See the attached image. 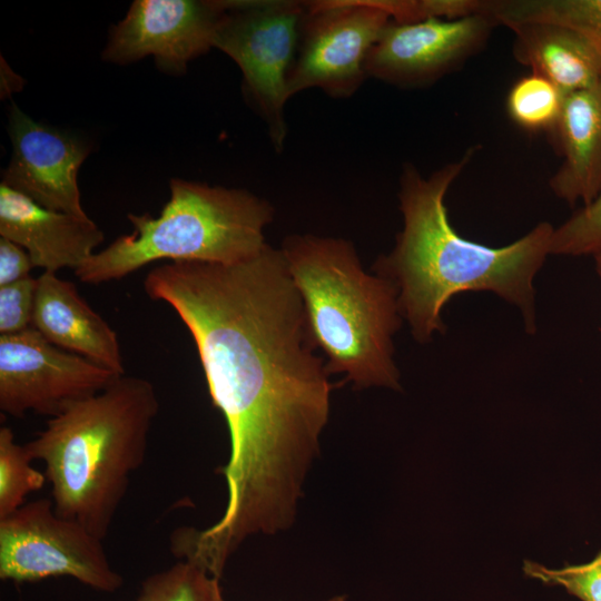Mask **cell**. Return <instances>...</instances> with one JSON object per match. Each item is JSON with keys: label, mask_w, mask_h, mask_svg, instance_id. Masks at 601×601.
<instances>
[{"label": "cell", "mask_w": 601, "mask_h": 601, "mask_svg": "<svg viewBox=\"0 0 601 601\" xmlns=\"http://www.w3.org/2000/svg\"><path fill=\"white\" fill-rule=\"evenodd\" d=\"M551 254L595 256L601 254V189L559 227H554Z\"/></svg>", "instance_id": "obj_21"}, {"label": "cell", "mask_w": 601, "mask_h": 601, "mask_svg": "<svg viewBox=\"0 0 601 601\" xmlns=\"http://www.w3.org/2000/svg\"><path fill=\"white\" fill-rule=\"evenodd\" d=\"M0 237L24 248L35 267L56 273L79 268L105 235L88 216L45 208L1 183Z\"/></svg>", "instance_id": "obj_13"}, {"label": "cell", "mask_w": 601, "mask_h": 601, "mask_svg": "<svg viewBox=\"0 0 601 601\" xmlns=\"http://www.w3.org/2000/svg\"><path fill=\"white\" fill-rule=\"evenodd\" d=\"M554 134L562 161L550 188L568 205L585 206L601 189V79L565 96Z\"/></svg>", "instance_id": "obj_15"}, {"label": "cell", "mask_w": 601, "mask_h": 601, "mask_svg": "<svg viewBox=\"0 0 601 601\" xmlns=\"http://www.w3.org/2000/svg\"><path fill=\"white\" fill-rule=\"evenodd\" d=\"M565 95L546 78L530 72L510 88L505 106L511 120L529 132H554Z\"/></svg>", "instance_id": "obj_18"}, {"label": "cell", "mask_w": 601, "mask_h": 601, "mask_svg": "<svg viewBox=\"0 0 601 601\" xmlns=\"http://www.w3.org/2000/svg\"><path fill=\"white\" fill-rule=\"evenodd\" d=\"M53 577H70L102 592L124 585L102 540L58 515L52 499H39L0 520V579L22 583Z\"/></svg>", "instance_id": "obj_7"}, {"label": "cell", "mask_w": 601, "mask_h": 601, "mask_svg": "<svg viewBox=\"0 0 601 601\" xmlns=\"http://www.w3.org/2000/svg\"><path fill=\"white\" fill-rule=\"evenodd\" d=\"M36 290L37 279L31 276L0 287V335L32 327Z\"/></svg>", "instance_id": "obj_24"}, {"label": "cell", "mask_w": 601, "mask_h": 601, "mask_svg": "<svg viewBox=\"0 0 601 601\" xmlns=\"http://www.w3.org/2000/svg\"><path fill=\"white\" fill-rule=\"evenodd\" d=\"M593 259L595 264V270L601 279V254L593 256Z\"/></svg>", "instance_id": "obj_27"}, {"label": "cell", "mask_w": 601, "mask_h": 601, "mask_svg": "<svg viewBox=\"0 0 601 601\" xmlns=\"http://www.w3.org/2000/svg\"><path fill=\"white\" fill-rule=\"evenodd\" d=\"M33 267L24 248L0 237V287L30 276Z\"/></svg>", "instance_id": "obj_25"}, {"label": "cell", "mask_w": 601, "mask_h": 601, "mask_svg": "<svg viewBox=\"0 0 601 601\" xmlns=\"http://www.w3.org/2000/svg\"><path fill=\"white\" fill-rule=\"evenodd\" d=\"M490 13L504 27L540 21L572 28L601 57V0H492Z\"/></svg>", "instance_id": "obj_17"}, {"label": "cell", "mask_w": 601, "mask_h": 601, "mask_svg": "<svg viewBox=\"0 0 601 601\" xmlns=\"http://www.w3.org/2000/svg\"><path fill=\"white\" fill-rule=\"evenodd\" d=\"M170 197L158 217L128 214L134 226L92 254L75 276L101 284L122 278L152 262H200L230 265L262 253L272 205L245 189L174 178Z\"/></svg>", "instance_id": "obj_5"}, {"label": "cell", "mask_w": 601, "mask_h": 601, "mask_svg": "<svg viewBox=\"0 0 601 601\" xmlns=\"http://www.w3.org/2000/svg\"><path fill=\"white\" fill-rule=\"evenodd\" d=\"M523 572L544 584L562 587L581 601H601V550L587 563L569 564L561 569H549L525 560Z\"/></svg>", "instance_id": "obj_22"}, {"label": "cell", "mask_w": 601, "mask_h": 601, "mask_svg": "<svg viewBox=\"0 0 601 601\" xmlns=\"http://www.w3.org/2000/svg\"><path fill=\"white\" fill-rule=\"evenodd\" d=\"M213 601H224L220 588L215 593ZM326 601H346V598L344 595H336Z\"/></svg>", "instance_id": "obj_26"}, {"label": "cell", "mask_w": 601, "mask_h": 601, "mask_svg": "<svg viewBox=\"0 0 601 601\" xmlns=\"http://www.w3.org/2000/svg\"><path fill=\"white\" fill-rule=\"evenodd\" d=\"M26 445L16 442L8 426L0 427V520L26 503V497L41 490L46 474L31 466Z\"/></svg>", "instance_id": "obj_19"}, {"label": "cell", "mask_w": 601, "mask_h": 601, "mask_svg": "<svg viewBox=\"0 0 601 601\" xmlns=\"http://www.w3.org/2000/svg\"><path fill=\"white\" fill-rule=\"evenodd\" d=\"M514 59L554 83L565 96L587 89L601 79V57L593 46L572 28L540 21L515 22Z\"/></svg>", "instance_id": "obj_16"}, {"label": "cell", "mask_w": 601, "mask_h": 601, "mask_svg": "<svg viewBox=\"0 0 601 601\" xmlns=\"http://www.w3.org/2000/svg\"><path fill=\"white\" fill-rule=\"evenodd\" d=\"M496 26L490 13L455 20L391 21L367 57V77L405 89L433 85L479 53Z\"/></svg>", "instance_id": "obj_10"}, {"label": "cell", "mask_w": 601, "mask_h": 601, "mask_svg": "<svg viewBox=\"0 0 601 601\" xmlns=\"http://www.w3.org/2000/svg\"><path fill=\"white\" fill-rule=\"evenodd\" d=\"M31 326L55 346L117 375L125 374L116 332L87 304L71 282L56 273L43 272L37 278Z\"/></svg>", "instance_id": "obj_14"}, {"label": "cell", "mask_w": 601, "mask_h": 601, "mask_svg": "<svg viewBox=\"0 0 601 601\" xmlns=\"http://www.w3.org/2000/svg\"><path fill=\"white\" fill-rule=\"evenodd\" d=\"M8 132L12 155L1 183L45 208L87 216L80 203L78 171L91 146L36 121L16 104L10 107Z\"/></svg>", "instance_id": "obj_12"}, {"label": "cell", "mask_w": 601, "mask_h": 601, "mask_svg": "<svg viewBox=\"0 0 601 601\" xmlns=\"http://www.w3.org/2000/svg\"><path fill=\"white\" fill-rule=\"evenodd\" d=\"M114 372L47 341L33 327L0 335V411L53 417L104 391Z\"/></svg>", "instance_id": "obj_9"}, {"label": "cell", "mask_w": 601, "mask_h": 601, "mask_svg": "<svg viewBox=\"0 0 601 601\" xmlns=\"http://www.w3.org/2000/svg\"><path fill=\"white\" fill-rule=\"evenodd\" d=\"M144 288L188 328L213 404L226 420L230 455L220 473L228 500L204 535L228 556L248 536L293 522L329 415L326 361L316 354L284 255L269 245L230 265H157Z\"/></svg>", "instance_id": "obj_1"}, {"label": "cell", "mask_w": 601, "mask_h": 601, "mask_svg": "<svg viewBox=\"0 0 601 601\" xmlns=\"http://www.w3.org/2000/svg\"><path fill=\"white\" fill-rule=\"evenodd\" d=\"M158 411L154 385L124 374L48 420L24 445L45 464L58 515L106 538L131 474L145 461Z\"/></svg>", "instance_id": "obj_3"}, {"label": "cell", "mask_w": 601, "mask_h": 601, "mask_svg": "<svg viewBox=\"0 0 601 601\" xmlns=\"http://www.w3.org/2000/svg\"><path fill=\"white\" fill-rule=\"evenodd\" d=\"M219 580L196 564L179 560L170 568L147 577L137 601H213Z\"/></svg>", "instance_id": "obj_20"}, {"label": "cell", "mask_w": 601, "mask_h": 601, "mask_svg": "<svg viewBox=\"0 0 601 601\" xmlns=\"http://www.w3.org/2000/svg\"><path fill=\"white\" fill-rule=\"evenodd\" d=\"M391 21L380 0L307 1L289 97L312 88L333 98L353 96L367 78V57Z\"/></svg>", "instance_id": "obj_8"}, {"label": "cell", "mask_w": 601, "mask_h": 601, "mask_svg": "<svg viewBox=\"0 0 601 601\" xmlns=\"http://www.w3.org/2000/svg\"><path fill=\"white\" fill-rule=\"evenodd\" d=\"M491 0H380L398 23L428 19L455 20L474 14L489 13Z\"/></svg>", "instance_id": "obj_23"}, {"label": "cell", "mask_w": 601, "mask_h": 601, "mask_svg": "<svg viewBox=\"0 0 601 601\" xmlns=\"http://www.w3.org/2000/svg\"><path fill=\"white\" fill-rule=\"evenodd\" d=\"M306 9L307 1L228 0L214 37V48L240 68L244 97L278 154L287 136L288 77Z\"/></svg>", "instance_id": "obj_6"}, {"label": "cell", "mask_w": 601, "mask_h": 601, "mask_svg": "<svg viewBox=\"0 0 601 601\" xmlns=\"http://www.w3.org/2000/svg\"><path fill=\"white\" fill-rule=\"evenodd\" d=\"M228 0H136L115 24L102 59L127 65L152 56L159 69L181 75L214 48Z\"/></svg>", "instance_id": "obj_11"}, {"label": "cell", "mask_w": 601, "mask_h": 601, "mask_svg": "<svg viewBox=\"0 0 601 601\" xmlns=\"http://www.w3.org/2000/svg\"><path fill=\"white\" fill-rule=\"evenodd\" d=\"M479 148L469 147L427 177L411 162L402 167L403 229L374 269L396 286L400 313L421 343L444 331L443 307L464 292H493L520 308L526 332H535L533 279L551 255L554 227L543 221L509 245L491 247L463 237L449 219L445 196Z\"/></svg>", "instance_id": "obj_2"}, {"label": "cell", "mask_w": 601, "mask_h": 601, "mask_svg": "<svg viewBox=\"0 0 601 601\" xmlns=\"http://www.w3.org/2000/svg\"><path fill=\"white\" fill-rule=\"evenodd\" d=\"M280 250L327 372L345 374L356 387L398 390L392 341L402 319L396 286L365 273L343 238L293 235Z\"/></svg>", "instance_id": "obj_4"}]
</instances>
